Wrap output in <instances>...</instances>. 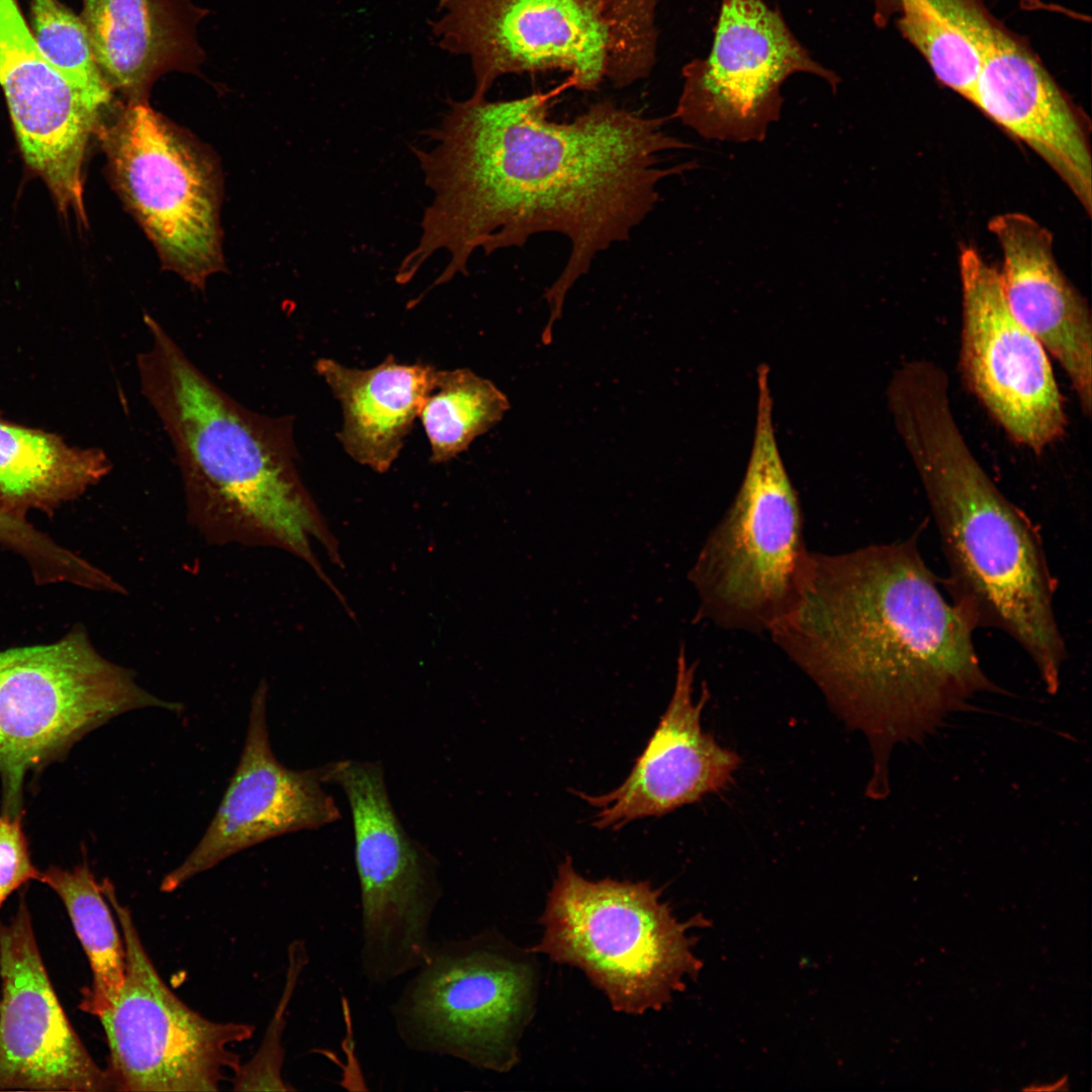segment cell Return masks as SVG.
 I'll use <instances>...</instances> for the list:
<instances>
[{
	"mask_svg": "<svg viewBox=\"0 0 1092 1092\" xmlns=\"http://www.w3.org/2000/svg\"><path fill=\"white\" fill-rule=\"evenodd\" d=\"M101 885L126 957L122 987L99 1016L113 1091H217L241 1066L232 1045L250 1039L255 1027L213 1021L185 1004L159 975L113 884L104 879Z\"/></svg>",
	"mask_w": 1092,
	"mask_h": 1092,
	"instance_id": "8fae6325",
	"label": "cell"
},
{
	"mask_svg": "<svg viewBox=\"0 0 1092 1092\" xmlns=\"http://www.w3.org/2000/svg\"><path fill=\"white\" fill-rule=\"evenodd\" d=\"M874 19H892L936 79L970 101L983 59L1005 28L981 0H873Z\"/></svg>",
	"mask_w": 1092,
	"mask_h": 1092,
	"instance_id": "603a6c76",
	"label": "cell"
},
{
	"mask_svg": "<svg viewBox=\"0 0 1092 1092\" xmlns=\"http://www.w3.org/2000/svg\"><path fill=\"white\" fill-rule=\"evenodd\" d=\"M38 881L54 890L67 909L92 971L79 1007L99 1017L116 998L126 971L124 941L102 885L86 861L72 870L49 867Z\"/></svg>",
	"mask_w": 1092,
	"mask_h": 1092,
	"instance_id": "cb8c5ba5",
	"label": "cell"
},
{
	"mask_svg": "<svg viewBox=\"0 0 1092 1092\" xmlns=\"http://www.w3.org/2000/svg\"><path fill=\"white\" fill-rule=\"evenodd\" d=\"M970 102L1037 154L1091 214L1089 121L1025 41L1006 28L1000 32Z\"/></svg>",
	"mask_w": 1092,
	"mask_h": 1092,
	"instance_id": "ac0fdd59",
	"label": "cell"
},
{
	"mask_svg": "<svg viewBox=\"0 0 1092 1092\" xmlns=\"http://www.w3.org/2000/svg\"><path fill=\"white\" fill-rule=\"evenodd\" d=\"M431 31L443 51L469 60L471 97L506 75L560 71L578 90L606 79L610 28L601 0H439Z\"/></svg>",
	"mask_w": 1092,
	"mask_h": 1092,
	"instance_id": "4fadbf2b",
	"label": "cell"
},
{
	"mask_svg": "<svg viewBox=\"0 0 1092 1092\" xmlns=\"http://www.w3.org/2000/svg\"><path fill=\"white\" fill-rule=\"evenodd\" d=\"M610 28L606 79L625 88L646 78L657 56L658 0H601Z\"/></svg>",
	"mask_w": 1092,
	"mask_h": 1092,
	"instance_id": "83f0119b",
	"label": "cell"
},
{
	"mask_svg": "<svg viewBox=\"0 0 1092 1092\" xmlns=\"http://www.w3.org/2000/svg\"><path fill=\"white\" fill-rule=\"evenodd\" d=\"M82 19L96 62L111 88L131 102L160 75L193 71L202 53L195 39L198 15L184 0H82Z\"/></svg>",
	"mask_w": 1092,
	"mask_h": 1092,
	"instance_id": "ffe728a7",
	"label": "cell"
},
{
	"mask_svg": "<svg viewBox=\"0 0 1092 1092\" xmlns=\"http://www.w3.org/2000/svg\"><path fill=\"white\" fill-rule=\"evenodd\" d=\"M555 91L510 100H450L441 120L412 147L432 199L416 246L395 281L408 283L435 255L447 264L425 291L468 274L477 250L523 247L537 234L566 237L570 253L544 297L550 341L568 290L596 256L629 240L654 209L659 183L697 167H662L661 154L691 145L665 132V118L598 101L570 121L548 118Z\"/></svg>",
	"mask_w": 1092,
	"mask_h": 1092,
	"instance_id": "6da1fadb",
	"label": "cell"
},
{
	"mask_svg": "<svg viewBox=\"0 0 1092 1092\" xmlns=\"http://www.w3.org/2000/svg\"><path fill=\"white\" fill-rule=\"evenodd\" d=\"M268 685L255 690L243 750L220 804L196 846L161 881L172 893L224 859L271 838L341 818L324 790L323 767L295 770L273 753L267 721Z\"/></svg>",
	"mask_w": 1092,
	"mask_h": 1092,
	"instance_id": "9a60e30c",
	"label": "cell"
},
{
	"mask_svg": "<svg viewBox=\"0 0 1092 1092\" xmlns=\"http://www.w3.org/2000/svg\"><path fill=\"white\" fill-rule=\"evenodd\" d=\"M98 448H79L62 437L0 418V502L24 517L36 510L53 515L111 470Z\"/></svg>",
	"mask_w": 1092,
	"mask_h": 1092,
	"instance_id": "7402d4cb",
	"label": "cell"
},
{
	"mask_svg": "<svg viewBox=\"0 0 1092 1092\" xmlns=\"http://www.w3.org/2000/svg\"><path fill=\"white\" fill-rule=\"evenodd\" d=\"M887 402L938 529L951 600L977 627L1011 637L1056 694L1067 649L1042 540L970 449L952 413L947 373L927 359L905 361L890 379Z\"/></svg>",
	"mask_w": 1092,
	"mask_h": 1092,
	"instance_id": "3957f363",
	"label": "cell"
},
{
	"mask_svg": "<svg viewBox=\"0 0 1092 1092\" xmlns=\"http://www.w3.org/2000/svg\"><path fill=\"white\" fill-rule=\"evenodd\" d=\"M1003 257L1000 284L1013 316L1062 366L1082 413L1092 410V317L1054 253L1053 234L1021 212L988 223Z\"/></svg>",
	"mask_w": 1092,
	"mask_h": 1092,
	"instance_id": "d6986e66",
	"label": "cell"
},
{
	"mask_svg": "<svg viewBox=\"0 0 1092 1092\" xmlns=\"http://www.w3.org/2000/svg\"><path fill=\"white\" fill-rule=\"evenodd\" d=\"M180 712L103 657L82 626L50 644L0 650L3 813L22 816L26 776L64 758L86 734L134 710Z\"/></svg>",
	"mask_w": 1092,
	"mask_h": 1092,
	"instance_id": "ba28073f",
	"label": "cell"
},
{
	"mask_svg": "<svg viewBox=\"0 0 1092 1092\" xmlns=\"http://www.w3.org/2000/svg\"><path fill=\"white\" fill-rule=\"evenodd\" d=\"M324 780L344 792L352 815L361 903L360 971L385 986L425 961L443 896L438 866L413 841L390 802L378 762L340 760Z\"/></svg>",
	"mask_w": 1092,
	"mask_h": 1092,
	"instance_id": "9c48e42d",
	"label": "cell"
},
{
	"mask_svg": "<svg viewBox=\"0 0 1092 1092\" xmlns=\"http://www.w3.org/2000/svg\"><path fill=\"white\" fill-rule=\"evenodd\" d=\"M307 962L308 953L304 940H293L288 946L286 979L276 1010L255 1056L249 1062L241 1064L235 1072L234 1090H293L282 1076L285 1059L282 1040L287 1008Z\"/></svg>",
	"mask_w": 1092,
	"mask_h": 1092,
	"instance_id": "f1b7e54d",
	"label": "cell"
},
{
	"mask_svg": "<svg viewBox=\"0 0 1092 1092\" xmlns=\"http://www.w3.org/2000/svg\"><path fill=\"white\" fill-rule=\"evenodd\" d=\"M411 974L389 1007L407 1050L494 1073L517 1066L538 999L535 952L486 929L434 940Z\"/></svg>",
	"mask_w": 1092,
	"mask_h": 1092,
	"instance_id": "52a82bcc",
	"label": "cell"
},
{
	"mask_svg": "<svg viewBox=\"0 0 1092 1092\" xmlns=\"http://www.w3.org/2000/svg\"><path fill=\"white\" fill-rule=\"evenodd\" d=\"M796 74L817 77L834 93L841 83L779 8L765 0H720L709 53L682 67L673 117L707 140L762 142L781 116L782 87Z\"/></svg>",
	"mask_w": 1092,
	"mask_h": 1092,
	"instance_id": "7c38bea8",
	"label": "cell"
},
{
	"mask_svg": "<svg viewBox=\"0 0 1092 1092\" xmlns=\"http://www.w3.org/2000/svg\"><path fill=\"white\" fill-rule=\"evenodd\" d=\"M40 872L31 861L22 816L0 815V908L19 887L39 879Z\"/></svg>",
	"mask_w": 1092,
	"mask_h": 1092,
	"instance_id": "f546056e",
	"label": "cell"
},
{
	"mask_svg": "<svg viewBox=\"0 0 1092 1092\" xmlns=\"http://www.w3.org/2000/svg\"><path fill=\"white\" fill-rule=\"evenodd\" d=\"M315 369L341 404L338 438L346 453L376 472L388 471L435 386L438 368L387 356L368 369L321 358Z\"/></svg>",
	"mask_w": 1092,
	"mask_h": 1092,
	"instance_id": "44dd1931",
	"label": "cell"
},
{
	"mask_svg": "<svg viewBox=\"0 0 1092 1092\" xmlns=\"http://www.w3.org/2000/svg\"><path fill=\"white\" fill-rule=\"evenodd\" d=\"M972 617L939 588L915 537L843 553L809 552L791 609L768 631L850 728L868 738L867 795L890 793L898 743H920L980 693Z\"/></svg>",
	"mask_w": 1092,
	"mask_h": 1092,
	"instance_id": "7a4b0ae2",
	"label": "cell"
},
{
	"mask_svg": "<svg viewBox=\"0 0 1092 1092\" xmlns=\"http://www.w3.org/2000/svg\"><path fill=\"white\" fill-rule=\"evenodd\" d=\"M136 356L141 390L175 450L191 526L210 545L274 547L302 559L333 590L312 542L343 566L338 540L299 475L290 416L253 412L214 384L149 313Z\"/></svg>",
	"mask_w": 1092,
	"mask_h": 1092,
	"instance_id": "277c9868",
	"label": "cell"
},
{
	"mask_svg": "<svg viewBox=\"0 0 1092 1092\" xmlns=\"http://www.w3.org/2000/svg\"><path fill=\"white\" fill-rule=\"evenodd\" d=\"M0 1091H113L60 1004L23 896L0 921Z\"/></svg>",
	"mask_w": 1092,
	"mask_h": 1092,
	"instance_id": "2e32d148",
	"label": "cell"
},
{
	"mask_svg": "<svg viewBox=\"0 0 1092 1092\" xmlns=\"http://www.w3.org/2000/svg\"><path fill=\"white\" fill-rule=\"evenodd\" d=\"M959 267L964 382L1012 441L1042 453L1068 424L1049 354L1011 313L999 269L973 247L962 249Z\"/></svg>",
	"mask_w": 1092,
	"mask_h": 1092,
	"instance_id": "5bb4252c",
	"label": "cell"
},
{
	"mask_svg": "<svg viewBox=\"0 0 1092 1092\" xmlns=\"http://www.w3.org/2000/svg\"><path fill=\"white\" fill-rule=\"evenodd\" d=\"M753 443L740 487L688 573L697 620L768 633L795 603L807 562L803 516L777 443L768 369L757 370Z\"/></svg>",
	"mask_w": 1092,
	"mask_h": 1092,
	"instance_id": "8992f818",
	"label": "cell"
},
{
	"mask_svg": "<svg viewBox=\"0 0 1092 1092\" xmlns=\"http://www.w3.org/2000/svg\"><path fill=\"white\" fill-rule=\"evenodd\" d=\"M31 31L46 60L94 111L108 105L111 87L96 62L82 17L58 0H31Z\"/></svg>",
	"mask_w": 1092,
	"mask_h": 1092,
	"instance_id": "484cf974",
	"label": "cell"
},
{
	"mask_svg": "<svg viewBox=\"0 0 1092 1092\" xmlns=\"http://www.w3.org/2000/svg\"><path fill=\"white\" fill-rule=\"evenodd\" d=\"M509 408L506 394L470 369H438L435 386L419 416L430 445V461L440 464L456 458Z\"/></svg>",
	"mask_w": 1092,
	"mask_h": 1092,
	"instance_id": "d4e9b609",
	"label": "cell"
},
{
	"mask_svg": "<svg viewBox=\"0 0 1092 1092\" xmlns=\"http://www.w3.org/2000/svg\"><path fill=\"white\" fill-rule=\"evenodd\" d=\"M0 544L25 559L38 584L69 582L121 594L124 587L100 568L60 546L0 502Z\"/></svg>",
	"mask_w": 1092,
	"mask_h": 1092,
	"instance_id": "4316f807",
	"label": "cell"
},
{
	"mask_svg": "<svg viewBox=\"0 0 1092 1092\" xmlns=\"http://www.w3.org/2000/svg\"><path fill=\"white\" fill-rule=\"evenodd\" d=\"M661 897L647 881L588 880L566 856L530 949L583 972L617 1012L661 1010L701 971L691 929L710 924L700 914L679 920Z\"/></svg>",
	"mask_w": 1092,
	"mask_h": 1092,
	"instance_id": "5b68a950",
	"label": "cell"
},
{
	"mask_svg": "<svg viewBox=\"0 0 1092 1092\" xmlns=\"http://www.w3.org/2000/svg\"><path fill=\"white\" fill-rule=\"evenodd\" d=\"M99 132L113 184L163 267L202 289L224 267L210 156L146 101H128Z\"/></svg>",
	"mask_w": 1092,
	"mask_h": 1092,
	"instance_id": "30bf717a",
	"label": "cell"
},
{
	"mask_svg": "<svg viewBox=\"0 0 1092 1092\" xmlns=\"http://www.w3.org/2000/svg\"><path fill=\"white\" fill-rule=\"evenodd\" d=\"M696 663L681 644L669 704L626 780L615 790L590 796L575 792L597 808L593 825L618 830L645 817H659L724 789L738 768L737 753L706 733L701 715L709 699L706 687L693 697Z\"/></svg>",
	"mask_w": 1092,
	"mask_h": 1092,
	"instance_id": "e0dca14e",
	"label": "cell"
}]
</instances>
